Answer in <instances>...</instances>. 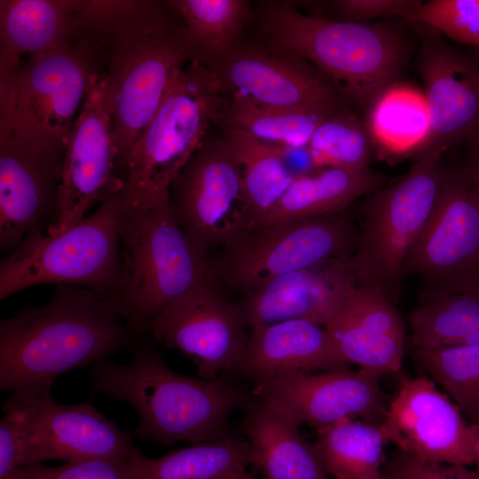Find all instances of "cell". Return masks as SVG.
<instances>
[{
    "mask_svg": "<svg viewBox=\"0 0 479 479\" xmlns=\"http://www.w3.org/2000/svg\"><path fill=\"white\" fill-rule=\"evenodd\" d=\"M130 456L117 459L67 462L55 467L33 464L21 467L17 479H134Z\"/></svg>",
    "mask_w": 479,
    "mask_h": 479,
    "instance_id": "obj_38",
    "label": "cell"
},
{
    "mask_svg": "<svg viewBox=\"0 0 479 479\" xmlns=\"http://www.w3.org/2000/svg\"><path fill=\"white\" fill-rule=\"evenodd\" d=\"M75 39L106 82L122 177L130 150L157 112L174 72L195 59L170 1L81 0Z\"/></svg>",
    "mask_w": 479,
    "mask_h": 479,
    "instance_id": "obj_1",
    "label": "cell"
},
{
    "mask_svg": "<svg viewBox=\"0 0 479 479\" xmlns=\"http://www.w3.org/2000/svg\"><path fill=\"white\" fill-rule=\"evenodd\" d=\"M428 377H402L381 424L397 449L423 460L475 466L479 458V427Z\"/></svg>",
    "mask_w": 479,
    "mask_h": 479,
    "instance_id": "obj_14",
    "label": "cell"
},
{
    "mask_svg": "<svg viewBox=\"0 0 479 479\" xmlns=\"http://www.w3.org/2000/svg\"><path fill=\"white\" fill-rule=\"evenodd\" d=\"M426 27L418 70L424 82L429 128L415 158L444 154L462 145L479 125V54L454 49L439 32Z\"/></svg>",
    "mask_w": 479,
    "mask_h": 479,
    "instance_id": "obj_16",
    "label": "cell"
},
{
    "mask_svg": "<svg viewBox=\"0 0 479 479\" xmlns=\"http://www.w3.org/2000/svg\"><path fill=\"white\" fill-rule=\"evenodd\" d=\"M385 185V177L370 167L322 168L294 179L279 200L255 218L248 229L342 213L357 199Z\"/></svg>",
    "mask_w": 479,
    "mask_h": 479,
    "instance_id": "obj_26",
    "label": "cell"
},
{
    "mask_svg": "<svg viewBox=\"0 0 479 479\" xmlns=\"http://www.w3.org/2000/svg\"><path fill=\"white\" fill-rule=\"evenodd\" d=\"M220 137L240 169L253 222L268 211L294 180L283 162V145L263 141L236 129L224 128Z\"/></svg>",
    "mask_w": 479,
    "mask_h": 479,
    "instance_id": "obj_32",
    "label": "cell"
},
{
    "mask_svg": "<svg viewBox=\"0 0 479 479\" xmlns=\"http://www.w3.org/2000/svg\"><path fill=\"white\" fill-rule=\"evenodd\" d=\"M263 11L271 44L309 61L364 110L397 81L411 53L406 33L393 22L332 20L305 15L287 2L268 4Z\"/></svg>",
    "mask_w": 479,
    "mask_h": 479,
    "instance_id": "obj_4",
    "label": "cell"
},
{
    "mask_svg": "<svg viewBox=\"0 0 479 479\" xmlns=\"http://www.w3.org/2000/svg\"><path fill=\"white\" fill-rule=\"evenodd\" d=\"M382 474L384 479H477L467 467L428 462L399 449L386 459Z\"/></svg>",
    "mask_w": 479,
    "mask_h": 479,
    "instance_id": "obj_39",
    "label": "cell"
},
{
    "mask_svg": "<svg viewBox=\"0 0 479 479\" xmlns=\"http://www.w3.org/2000/svg\"><path fill=\"white\" fill-rule=\"evenodd\" d=\"M215 72L192 59L172 75L161 103L132 145L123 171V205H152L170 185L229 103Z\"/></svg>",
    "mask_w": 479,
    "mask_h": 479,
    "instance_id": "obj_6",
    "label": "cell"
},
{
    "mask_svg": "<svg viewBox=\"0 0 479 479\" xmlns=\"http://www.w3.org/2000/svg\"><path fill=\"white\" fill-rule=\"evenodd\" d=\"M237 479H254L252 476H250L247 473L244 474L243 475H241L240 477L237 478Z\"/></svg>",
    "mask_w": 479,
    "mask_h": 479,
    "instance_id": "obj_43",
    "label": "cell"
},
{
    "mask_svg": "<svg viewBox=\"0 0 479 479\" xmlns=\"http://www.w3.org/2000/svg\"><path fill=\"white\" fill-rule=\"evenodd\" d=\"M242 429L251 452V465L267 479H332L314 444L300 425L269 402L253 397L244 409Z\"/></svg>",
    "mask_w": 479,
    "mask_h": 479,
    "instance_id": "obj_24",
    "label": "cell"
},
{
    "mask_svg": "<svg viewBox=\"0 0 479 479\" xmlns=\"http://www.w3.org/2000/svg\"><path fill=\"white\" fill-rule=\"evenodd\" d=\"M409 320L413 349L478 346L479 293L420 298Z\"/></svg>",
    "mask_w": 479,
    "mask_h": 479,
    "instance_id": "obj_31",
    "label": "cell"
},
{
    "mask_svg": "<svg viewBox=\"0 0 479 479\" xmlns=\"http://www.w3.org/2000/svg\"><path fill=\"white\" fill-rule=\"evenodd\" d=\"M283 162L294 178H300L316 172L317 166L309 145L301 146H282Z\"/></svg>",
    "mask_w": 479,
    "mask_h": 479,
    "instance_id": "obj_41",
    "label": "cell"
},
{
    "mask_svg": "<svg viewBox=\"0 0 479 479\" xmlns=\"http://www.w3.org/2000/svg\"><path fill=\"white\" fill-rule=\"evenodd\" d=\"M123 185L106 78L96 72L66 145L59 216L46 233L67 231Z\"/></svg>",
    "mask_w": 479,
    "mask_h": 479,
    "instance_id": "obj_13",
    "label": "cell"
},
{
    "mask_svg": "<svg viewBox=\"0 0 479 479\" xmlns=\"http://www.w3.org/2000/svg\"><path fill=\"white\" fill-rule=\"evenodd\" d=\"M169 204L190 244L205 258L240 238L253 219L240 169L221 137H205L173 180Z\"/></svg>",
    "mask_w": 479,
    "mask_h": 479,
    "instance_id": "obj_12",
    "label": "cell"
},
{
    "mask_svg": "<svg viewBox=\"0 0 479 479\" xmlns=\"http://www.w3.org/2000/svg\"><path fill=\"white\" fill-rule=\"evenodd\" d=\"M249 329L243 350L225 373L230 377L257 384L295 373L349 366L324 326L294 319Z\"/></svg>",
    "mask_w": 479,
    "mask_h": 479,
    "instance_id": "obj_22",
    "label": "cell"
},
{
    "mask_svg": "<svg viewBox=\"0 0 479 479\" xmlns=\"http://www.w3.org/2000/svg\"><path fill=\"white\" fill-rule=\"evenodd\" d=\"M444 154L416 158L402 177L367 195L358 246L350 257L362 286L396 303L404 266L435 208L443 179Z\"/></svg>",
    "mask_w": 479,
    "mask_h": 479,
    "instance_id": "obj_9",
    "label": "cell"
},
{
    "mask_svg": "<svg viewBox=\"0 0 479 479\" xmlns=\"http://www.w3.org/2000/svg\"><path fill=\"white\" fill-rule=\"evenodd\" d=\"M109 299L59 285L46 303L0 321V389L50 392L59 375L138 345Z\"/></svg>",
    "mask_w": 479,
    "mask_h": 479,
    "instance_id": "obj_2",
    "label": "cell"
},
{
    "mask_svg": "<svg viewBox=\"0 0 479 479\" xmlns=\"http://www.w3.org/2000/svg\"><path fill=\"white\" fill-rule=\"evenodd\" d=\"M81 0H1L0 78L21 65L24 54L73 42L79 28Z\"/></svg>",
    "mask_w": 479,
    "mask_h": 479,
    "instance_id": "obj_25",
    "label": "cell"
},
{
    "mask_svg": "<svg viewBox=\"0 0 479 479\" xmlns=\"http://www.w3.org/2000/svg\"><path fill=\"white\" fill-rule=\"evenodd\" d=\"M65 153H50L11 135L0 136V247L13 249L59 216Z\"/></svg>",
    "mask_w": 479,
    "mask_h": 479,
    "instance_id": "obj_18",
    "label": "cell"
},
{
    "mask_svg": "<svg viewBox=\"0 0 479 479\" xmlns=\"http://www.w3.org/2000/svg\"><path fill=\"white\" fill-rule=\"evenodd\" d=\"M420 280V298L479 293V185L444 164L433 212L404 266Z\"/></svg>",
    "mask_w": 479,
    "mask_h": 479,
    "instance_id": "obj_11",
    "label": "cell"
},
{
    "mask_svg": "<svg viewBox=\"0 0 479 479\" xmlns=\"http://www.w3.org/2000/svg\"><path fill=\"white\" fill-rule=\"evenodd\" d=\"M404 20L428 26L459 43L479 49V0L422 1Z\"/></svg>",
    "mask_w": 479,
    "mask_h": 479,
    "instance_id": "obj_36",
    "label": "cell"
},
{
    "mask_svg": "<svg viewBox=\"0 0 479 479\" xmlns=\"http://www.w3.org/2000/svg\"><path fill=\"white\" fill-rule=\"evenodd\" d=\"M381 375L361 367L295 373L255 384L253 396L315 429L357 417L381 425L388 406Z\"/></svg>",
    "mask_w": 479,
    "mask_h": 479,
    "instance_id": "obj_17",
    "label": "cell"
},
{
    "mask_svg": "<svg viewBox=\"0 0 479 479\" xmlns=\"http://www.w3.org/2000/svg\"><path fill=\"white\" fill-rule=\"evenodd\" d=\"M132 432L119 428L90 403L63 404L50 392L38 394L22 467L49 459L67 462L127 458Z\"/></svg>",
    "mask_w": 479,
    "mask_h": 479,
    "instance_id": "obj_20",
    "label": "cell"
},
{
    "mask_svg": "<svg viewBox=\"0 0 479 479\" xmlns=\"http://www.w3.org/2000/svg\"><path fill=\"white\" fill-rule=\"evenodd\" d=\"M350 257L294 271L245 294L240 304L248 328L294 319L325 326L358 285Z\"/></svg>",
    "mask_w": 479,
    "mask_h": 479,
    "instance_id": "obj_21",
    "label": "cell"
},
{
    "mask_svg": "<svg viewBox=\"0 0 479 479\" xmlns=\"http://www.w3.org/2000/svg\"><path fill=\"white\" fill-rule=\"evenodd\" d=\"M308 145L319 169L367 168L377 148L365 119L346 109L320 124Z\"/></svg>",
    "mask_w": 479,
    "mask_h": 479,
    "instance_id": "obj_35",
    "label": "cell"
},
{
    "mask_svg": "<svg viewBox=\"0 0 479 479\" xmlns=\"http://www.w3.org/2000/svg\"><path fill=\"white\" fill-rule=\"evenodd\" d=\"M123 188L67 231L28 234L0 263V301L43 284L86 286L109 300L121 276Z\"/></svg>",
    "mask_w": 479,
    "mask_h": 479,
    "instance_id": "obj_7",
    "label": "cell"
},
{
    "mask_svg": "<svg viewBox=\"0 0 479 479\" xmlns=\"http://www.w3.org/2000/svg\"><path fill=\"white\" fill-rule=\"evenodd\" d=\"M130 458L134 479H237L252 464L248 443L234 436L193 444L156 459L135 446Z\"/></svg>",
    "mask_w": 479,
    "mask_h": 479,
    "instance_id": "obj_28",
    "label": "cell"
},
{
    "mask_svg": "<svg viewBox=\"0 0 479 479\" xmlns=\"http://www.w3.org/2000/svg\"><path fill=\"white\" fill-rule=\"evenodd\" d=\"M413 358L447 392L467 421L479 427V345L413 349Z\"/></svg>",
    "mask_w": 479,
    "mask_h": 479,
    "instance_id": "obj_34",
    "label": "cell"
},
{
    "mask_svg": "<svg viewBox=\"0 0 479 479\" xmlns=\"http://www.w3.org/2000/svg\"><path fill=\"white\" fill-rule=\"evenodd\" d=\"M195 54L205 65L222 58L239 44L251 15L244 0H174Z\"/></svg>",
    "mask_w": 479,
    "mask_h": 479,
    "instance_id": "obj_33",
    "label": "cell"
},
{
    "mask_svg": "<svg viewBox=\"0 0 479 479\" xmlns=\"http://www.w3.org/2000/svg\"><path fill=\"white\" fill-rule=\"evenodd\" d=\"M345 110L340 101L298 106H266L241 96H230L214 123L246 131L263 141L284 145H308L326 119Z\"/></svg>",
    "mask_w": 479,
    "mask_h": 479,
    "instance_id": "obj_27",
    "label": "cell"
},
{
    "mask_svg": "<svg viewBox=\"0 0 479 479\" xmlns=\"http://www.w3.org/2000/svg\"><path fill=\"white\" fill-rule=\"evenodd\" d=\"M384 479V478H383Z\"/></svg>",
    "mask_w": 479,
    "mask_h": 479,
    "instance_id": "obj_46",
    "label": "cell"
},
{
    "mask_svg": "<svg viewBox=\"0 0 479 479\" xmlns=\"http://www.w3.org/2000/svg\"><path fill=\"white\" fill-rule=\"evenodd\" d=\"M388 442L381 425L345 418L316 429L314 445L332 479H383Z\"/></svg>",
    "mask_w": 479,
    "mask_h": 479,
    "instance_id": "obj_29",
    "label": "cell"
},
{
    "mask_svg": "<svg viewBox=\"0 0 479 479\" xmlns=\"http://www.w3.org/2000/svg\"><path fill=\"white\" fill-rule=\"evenodd\" d=\"M229 96H241L258 104L298 106L340 101L332 82L301 56L271 44H238L207 65Z\"/></svg>",
    "mask_w": 479,
    "mask_h": 479,
    "instance_id": "obj_19",
    "label": "cell"
},
{
    "mask_svg": "<svg viewBox=\"0 0 479 479\" xmlns=\"http://www.w3.org/2000/svg\"><path fill=\"white\" fill-rule=\"evenodd\" d=\"M422 1L418 0H335L330 5L340 20L366 22L378 18L399 16L402 19Z\"/></svg>",
    "mask_w": 479,
    "mask_h": 479,
    "instance_id": "obj_40",
    "label": "cell"
},
{
    "mask_svg": "<svg viewBox=\"0 0 479 479\" xmlns=\"http://www.w3.org/2000/svg\"><path fill=\"white\" fill-rule=\"evenodd\" d=\"M466 149V159L460 165L467 175L479 185V125L462 143Z\"/></svg>",
    "mask_w": 479,
    "mask_h": 479,
    "instance_id": "obj_42",
    "label": "cell"
},
{
    "mask_svg": "<svg viewBox=\"0 0 479 479\" xmlns=\"http://www.w3.org/2000/svg\"><path fill=\"white\" fill-rule=\"evenodd\" d=\"M475 466V471L479 475V458L477 459Z\"/></svg>",
    "mask_w": 479,
    "mask_h": 479,
    "instance_id": "obj_44",
    "label": "cell"
},
{
    "mask_svg": "<svg viewBox=\"0 0 479 479\" xmlns=\"http://www.w3.org/2000/svg\"><path fill=\"white\" fill-rule=\"evenodd\" d=\"M40 392L15 391L3 404L0 421V479H17L23 464L36 397Z\"/></svg>",
    "mask_w": 479,
    "mask_h": 479,
    "instance_id": "obj_37",
    "label": "cell"
},
{
    "mask_svg": "<svg viewBox=\"0 0 479 479\" xmlns=\"http://www.w3.org/2000/svg\"><path fill=\"white\" fill-rule=\"evenodd\" d=\"M247 328L240 304L226 299L212 279L165 308L147 332L192 360L199 377L214 380L235 365L249 336Z\"/></svg>",
    "mask_w": 479,
    "mask_h": 479,
    "instance_id": "obj_15",
    "label": "cell"
},
{
    "mask_svg": "<svg viewBox=\"0 0 479 479\" xmlns=\"http://www.w3.org/2000/svg\"><path fill=\"white\" fill-rule=\"evenodd\" d=\"M324 326L347 364L381 374L401 370L404 326L395 303L379 292L357 285Z\"/></svg>",
    "mask_w": 479,
    "mask_h": 479,
    "instance_id": "obj_23",
    "label": "cell"
},
{
    "mask_svg": "<svg viewBox=\"0 0 479 479\" xmlns=\"http://www.w3.org/2000/svg\"><path fill=\"white\" fill-rule=\"evenodd\" d=\"M365 112L376 147L388 155H413L428 131L424 95L397 81L383 89Z\"/></svg>",
    "mask_w": 479,
    "mask_h": 479,
    "instance_id": "obj_30",
    "label": "cell"
},
{
    "mask_svg": "<svg viewBox=\"0 0 479 479\" xmlns=\"http://www.w3.org/2000/svg\"><path fill=\"white\" fill-rule=\"evenodd\" d=\"M121 276L109 300L136 332L200 284L216 279L211 262L192 247L171 211L169 197L152 205L122 206Z\"/></svg>",
    "mask_w": 479,
    "mask_h": 479,
    "instance_id": "obj_5",
    "label": "cell"
},
{
    "mask_svg": "<svg viewBox=\"0 0 479 479\" xmlns=\"http://www.w3.org/2000/svg\"><path fill=\"white\" fill-rule=\"evenodd\" d=\"M475 473H476V472H475ZM476 475H477V479H479V475H478L477 473H476Z\"/></svg>",
    "mask_w": 479,
    "mask_h": 479,
    "instance_id": "obj_45",
    "label": "cell"
},
{
    "mask_svg": "<svg viewBox=\"0 0 479 479\" xmlns=\"http://www.w3.org/2000/svg\"><path fill=\"white\" fill-rule=\"evenodd\" d=\"M125 365L103 359L92 365L93 389L130 404L139 422L133 436L161 444L233 437L230 417L252 397L222 378L208 380L170 369L151 345H137Z\"/></svg>",
    "mask_w": 479,
    "mask_h": 479,
    "instance_id": "obj_3",
    "label": "cell"
},
{
    "mask_svg": "<svg viewBox=\"0 0 479 479\" xmlns=\"http://www.w3.org/2000/svg\"><path fill=\"white\" fill-rule=\"evenodd\" d=\"M96 72L90 51L77 39L28 55L11 75L0 78V136L65 153Z\"/></svg>",
    "mask_w": 479,
    "mask_h": 479,
    "instance_id": "obj_8",
    "label": "cell"
},
{
    "mask_svg": "<svg viewBox=\"0 0 479 479\" xmlns=\"http://www.w3.org/2000/svg\"><path fill=\"white\" fill-rule=\"evenodd\" d=\"M360 239L353 219L342 213L248 229L211 262L217 281L247 294L284 274L351 256Z\"/></svg>",
    "mask_w": 479,
    "mask_h": 479,
    "instance_id": "obj_10",
    "label": "cell"
}]
</instances>
